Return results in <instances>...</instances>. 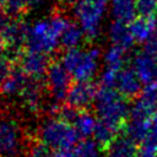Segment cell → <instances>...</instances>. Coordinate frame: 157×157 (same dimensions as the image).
Instances as JSON below:
<instances>
[{
	"label": "cell",
	"instance_id": "cell-1",
	"mask_svg": "<svg viewBox=\"0 0 157 157\" xmlns=\"http://www.w3.org/2000/svg\"><path fill=\"white\" fill-rule=\"evenodd\" d=\"M69 25L70 21L61 13L36 21L28 28L25 50L49 55L59 45L60 37Z\"/></svg>",
	"mask_w": 157,
	"mask_h": 157
},
{
	"label": "cell",
	"instance_id": "cell-2",
	"mask_svg": "<svg viewBox=\"0 0 157 157\" xmlns=\"http://www.w3.org/2000/svg\"><path fill=\"white\" fill-rule=\"evenodd\" d=\"M96 115L98 120L104 121L119 131L124 130L128 118H130L129 102L114 88L98 87L94 101Z\"/></svg>",
	"mask_w": 157,
	"mask_h": 157
},
{
	"label": "cell",
	"instance_id": "cell-3",
	"mask_svg": "<svg viewBox=\"0 0 157 157\" xmlns=\"http://www.w3.org/2000/svg\"><path fill=\"white\" fill-rule=\"evenodd\" d=\"M38 140L39 144L49 148L50 151H71L80 137L75 128L56 117H50L45 119L38 129Z\"/></svg>",
	"mask_w": 157,
	"mask_h": 157
},
{
	"label": "cell",
	"instance_id": "cell-4",
	"mask_svg": "<svg viewBox=\"0 0 157 157\" xmlns=\"http://www.w3.org/2000/svg\"><path fill=\"white\" fill-rule=\"evenodd\" d=\"M101 55L99 49H69L61 55L60 61L71 75L75 81H92V77L97 72L98 58Z\"/></svg>",
	"mask_w": 157,
	"mask_h": 157
},
{
	"label": "cell",
	"instance_id": "cell-5",
	"mask_svg": "<svg viewBox=\"0 0 157 157\" xmlns=\"http://www.w3.org/2000/svg\"><path fill=\"white\" fill-rule=\"evenodd\" d=\"M107 4L108 0H81L75 6L78 26L86 38L94 39L98 37Z\"/></svg>",
	"mask_w": 157,
	"mask_h": 157
},
{
	"label": "cell",
	"instance_id": "cell-6",
	"mask_svg": "<svg viewBox=\"0 0 157 157\" xmlns=\"http://www.w3.org/2000/svg\"><path fill=\"white\" fill-rule=\"evenodd\" d=\"M23 148L20 125L11 118H0V157H18Z\"/></svg>",
	"mask_w": 157,
	"mask_h": 157
},
{
	"label": "cell",
	"instance_id": "cell-7",
	"mask_svg": "<svg viewBox=\"0 0 157 157\" xmlns=\"http://www.w3.org/2000/svg\"><path fill=\"white\" fill-rule=\"evenodd\" d=\"M47 86L49 88V92L52 94V98L55 103H60L64 99H66L67 92L71 87V75L65 69L61 61L52 60L47 74Z\"/></svg>",
	"mask_w": 157,
	"mask_h": 157
},
{
	"label": "cell",
	"instance_id": "cell-8",
	"mask_svg": "<svg viewBox=\"0 0 157 157\" xmlns=\"http://www.w3.org/2000/svg\"><path fill=\"white\" fill-rule=\"evenodd\" d=\"M98 87L92 81H75L66 96L67 105L76 110H86L91 104H94Z\"/></svg>",
	"mask_w": 157,
	"mask_h": 157
},
{
	"label": "cell",
	"instance_id": "cell-9",
	"mask_svg": "<svg viewBox=\"0 0 157 157\" xmlns=\"http://www.w3.org/2000/svg\"><path fill=\"white\" fill-rule=\"evenodd\" d=\"M28 28L21 18H12L11 22L7 25V27L1 32L0 37L5 44V49L12 50L16 53V56L25 50L27 36H28Z\"/></svg>",
	"mask_w": 157,
	"mask_h": 157
},
{
	"label": "cell",
	"instance_id": "cell-10",
	"mask_svg": "<svg viewBox=\"0 0 157 157\" xmlns=\"http://www.w3.org/2000/svg\"><path fill=\"white\" fill-rule=\"evenodd\" d=\"M16 58L18 63L17 66L29 77L38 80H42V76L47 74L52 63L48 59V55L29 50H22Z\"/></svg>",
	"mask_w": 157,
	"mask_h": 157
},
{
	"label": "cell",
	"instance_id": "cell-11",
	"mask_svg": "<svg viewBox=\"0 0 157 157\" xmlns=\"http://www.w3.org/2000/svg\"><path fill=\"white\" fill-rule=\"evenodd\" d=\"M132 70L145 85L157 81V60L146 50L135 55L132 60Z\"/></svg>",
	"mask_w": 157,
	"mask_h": 157
},
{
	"label": "cell",
	"instance_id": "cell-12",
	"mask_svg": "<svg viewBox=\"0 0 157 157\" xmlns=\"http://www.w3.org/2000/svg\"><path fill=\"white\" fill-rule=\"evenodd\" d=\"M31 77L26 75L18 66L12 67L10 74L6 76L4 82L0 86V93L6 97L21 96L26 86L28 85Z\"/></svg>",
	"mask_w": 157,
	"mask_h": 157
},
{
	"label": "cell",
	"instance_id": "cell-13",
	"mask_svg": "<svg viewBox=\"0 0 157 157\" xmlns=\"http://www.w3.org/2000/svg\"><path fill=\"white\" fill-rule=\"evenodd\" d=\"M141 80L139 78V76L136 75V72L128 67V69H123L119 72L118 76V82H117V91L128 98H134L136 96H140L142 87H141Z\"/></svg>",
	"mask_w": 157,
	"mask_h": 157
},
{
	"label": "cell",
	"instance_id": "cell-14",
	"mask_svg": "<svg viewBox=\"0 0 157 157\" xmlns=\"http://www.w3.org/2000/svg\"><path fill=\"white\" fill-rule=\"evenodd\" d=\"M139 146L126 135L117 136L104 151V157H136Z\"/></svg>",
	"mask_w": 157,
	"mask_h": 157
},
{
	"label": "cell",
	"instance_id": "cell-15",
	"mask_svg": "<svg viewBox=\"0 0 157 157\" xmlns=\"http://www.w3.org/2000/svg\"><path fill=\"white\" fill-rule=\"evenodd\" d=\"M130 31L135 39L139 43H148L156 33L157 21L155 17H137L130 23Z\"/></svg>",
	"mask_w": 157,
	"mask_h": 157
},
{
	"label": "cell",
	"instance_id": "cell-16",
	"mask_svg": "<svg viewBox=\"0 0 157 157\" xmlns=\"http://www.w3.org/2000/svg\"><path fill=\"white\" fill-rule=\"evenodd\" d=\"M124 135H126L129 139H131L136 144H142L148 137L155 135V130L152 126L151 120H134L130 119L125 128H124Z\"/></svg>",
	"mask_w": 157,
	"mask_h": 157
},
{
	"label": "cell",
	"instance_id": "cell-17",
	"mask_svg": "<svg viewBox=\"0 0 157 157\" xmlns=\"http://www.w3.org/2000/svg\"><path fill=\"white\" fill-rule=\"evenodd\" d=\"M109 38L113 45L123 49V50H128L134 45V37L131 34L130 27L120 21H114L110 23L109 27Z\"/></svg>",
	"mask_w": 157,
	"mask_h": 157
},
{
	"label": "cell",
	"instance_id": "cell-18",
	"mask_svg": "<svg viewBox=\"0 0 157 157\" xmlns=\"http://www.w3.org/2000/svg\"><path fill=\"white\" fill-rule=\"evenodd\" d=\"M97 123H98V118H96L94 114H92L88 110H81L76 115L72 126L75 128L78 137L81 140H85V139H90V136H93Z\"/></svg>",
	"mask_w": 157,
	"mask_h": 157
},
{
	"label": "cell",
	"instance_id": "cell-19",
	"mask_svg": "<svg viewBox=\"0 0 157 157\" xmlns=\"http://www.w3.org/2000/svg\"><path fill=\"white\" fill-rule=\"evenodd\" d=\"M112 13L115 21L131 23L137 13L135 0H112Z\"/></svg>",
	"mask_w": 157,
	"mask_h": 157
},
{
	"label": "cell",
	"instance_id": "cell-20",
	"mask_svg": "<svg viewBox=\"0 0 157 157\" xmlns=\"http://www.w3.org/2000/svg\"><path fill=\"white\" fill-rule=\"evenodd\" d=\"M42 93H43V85H42L40 80L31 77L28 85L26 86V88L23 90V92L21 94V98H22L25 105L29 110H36L40 104Z\"/></svg>",
	"mask_w": 157,
	"mask_h": 157
},
{
	"label": "cell",
	"instance_id": "cell-21",
	"mask_svg": "<svg viewBox=\"0 0 157 157\" xmlns=\"http://www.w3.org/2000/svg\"><path fill=\"white\" fill-rule=\"evenodd\" d=\"M83 37H85V33L81 29V27L74 22H70V25L66 27V29L60 37V45L65 48V50L78 48Z\"/></svg>",
	"mask_w": 157,
	"mask_h": 157
},
{
	"label": "cell",
	"instance_id": "cell-22",
	"mask_svg": "<svg viewBox=\"0 0 157 157\" xmlns=\"http://www.w3.org/2000/svg\"><path fill=\"white\" fill-rule=\"evenodd\" d=\"M72 153L74 157H104L101 145H98L93 139L80 140L72 148Z\"/></svg>",
	"mask_w": 157,
	"mask_h": 157
},
{
	"label": "cell",
	"instance_id": "cell-23",
	"mask_svg": "<svg viewBox=\"0 0 157 157\" xmlns=\"http://www.w3.org/2000/svg\"><path fill=\"white\" fill-rule=\"evenodd\" d=\"M119 132L120 131L118 129L113 128L112 125H109V124H107L104 121L98 120L96 130H94V134H93V140L98 145L107 147L117 136H119Z\"/></svg>",
	"mask_w": 157,
	"mask_h": 157
},
{
	"label": "cell",
	"instance_id": "cell-24",
	"mask_svg": "<svg viewBox=\"0 0 157 157\" xmlns=\"http://www.w3.org/2000/svg\"><path fill=\"white\" fill-rule=\"evenodd\" d=\"M104 61L108 69L121 71L124 61H125V50L115 45H112L104 54Z\"/></svg>",
	"mask_w": 157,
	"mask_h": 157
},
{
	"label": "cell",
	"instance_id": "cell-25",
	"mask_svg": "<svg viewBox=\"0 0 157 157\" xmlns=\"http://www.w3.org/2000/svg\"><path fill=\"white\" fill-rule=\"evenodd\" d=\"M137 98H140L150 107L157 109V81L145 85Z\"/></svg>",
	"mask_w": 157,
	"mask_h": 157
},
{
	"label": "cell",
	"instance_id": "cell-26",
	"mask_svg": "<svg viewBox=\"0 0 157 157\" xmlns=\"http://www.w3.org/2000/svg\"><path fill=\"white\" fill-rule=\"evenodd\" d=\"M135 5L140 17H155L157 15V0H135Z\"/></svg>",
	"mask_w": 157,
	"mask_h": 157
},
{
	"label": "cell",
	"instance_id": "cell-27",
	"mask_svg": "<svg viewBox=\"0 0 157 157\" xmlns=\"http://www.w3.org/2000/svg\"><path fill=\"white\" fill-rule=\"evenodd\" d=\"M136 157H157V134L139 145Z\"/></svg>",
	"mask_w": 157,
	"mask_h": 157
},
{
	"label": "cell",
	"instance_id": "cell-28",
	"mask_svg": "<svg viewBox=\"0 0 157 157\" xmlns=\"http://www.w3.org/2000/svg\"><path fill=\"white\" fill-rule=\"evenodd\" d=\"M12 18H17L25 10H27V0H5L2 7Z\"/></svg>",
	"mask_w": 157,
	"mask_h": 157
},
{
	"label": "cell",
	"instance_id": "cell-29",
	"mask_svg": "<svg viewBox=\"0 0 157 157\" xmlns=\"http://www.w3.org/2000/svg\"><path fill=\"white\" fill-rule=\"evenodd\" d=\"M119 72L120 71H117V70L105 67V70L101 75L99 86L101 87H105V88H114L115 90L117 88V82H118Z\"/></svg>",
	"mask_w": 157,
	"mask_h": 157
},
{
	"label": "cell",
	"instance_id": "cell-30",
	"mask_svg": "<svg viewBox=\"0 0 157 157\" xmlns=\"http://www.w3.org/2000/svg\"><path fill=\"white\" fill-rule=\"evenodd\" d=\"M27 157H53V153L49 148H47L42 144H37L29 150Z\"/></svg>",
	"mask_w": 157,
	"mask_h": 157
},
{
	"label": "cell",
	"instance_id": "cell-31",
	"mask_svg": "<svg viewBox=\"0 0 157 157\" xmlns=\"http://www.w3.org/2000/svg\"><path fill=\"white\" fill-rule=\"evenodd\" d=\"M11 63L10 59L6 55H1L0 56V86L4 82V80L6 78V76L10 74L11 71Z\"/></svg>",
	"mask_w": 157,
	"mask_h": 157
},
{
	"label": "cell",
	"instance_id": "cell-32",
	"mask_svg": "<svg viewBox=\"0 0 157 157\" xmlns=\"http://www.w3.org/2000/svg\"><path fill=\"white\" fill-rule=\"evenodd\" d=\"M11 20H12V17L2 7H0V34L7 27V25L11 22Z\"/></svg>",
	"mask_w": 157,
	"mask_h": 157
},
{
	"label": "cell",
	"instance_id": "cell-33",
	"mask_svg": "<svg viewBox=\"0 0 157 157\" xmlns=\"http://www.w3.org/2000/svg\"><path fill=\"white\" fill-rule=\"evenodd\" d=\"M145 50L157 60V36H155L148 43H146Z\"/></svg>",
	"mask_w": 157,
	"mask_h": 157
},
{
	"label": "cell",
	"instance_id": "cell-34",
	"mask_svg": "<svg viewBox=\"0 0 157 157\" xmlns=\"http://www.w3.org/2000/svg\"><path fill=\"white\" fill-rule=\"evenodd\" d=\"M47 0H27V7L28 9H38Z\"/></svg>",
	"mask_w": 157,
	"mask_h": 157
},
{
	"label": "cell",
	"instance_id": "cell-35",
	"mask_svg": "<svg viewBox=\"0 0 157 157\" xmlns=\"http://www.w3.org/2000/svg\"><path fill=\"white\" fill-rule=\"evenodd\" d=\"M53 157H74L72 151H58L53 153Z\"/></svg>",
	"mask_w": 157,
	"mask_h": 157
},
{
	"label": "cell",
	"instance_id": "cell-36",
	"mask_svg": "<svg viewBox=\"0 0 157 157\" xmlns=\"http://www.w3.org/2000/svg\"><path fill=\"white\" fill-rule=\"evenodd\" d=\"M151 123H152V126H153L155 132L157 134V109H156V112L153 113V115L151 118Z\"/></svg>",
	"mask_w": 157,
	"mask_h": 157
},
{
	"label": "cell",
	"instance_id": "cell-37",
	"mask_svg": "<svg viewBox=\"0 0 157 157\" xmlns=\"http://www.w3.org/2000/svg\"><path fill=\"white\" fill-rule=\"evenodd\" d=\"M61 1H64V2L67 4V5H75V6H76L81 0H61Z\"/></svg>",
	"mask_w": 157,
	"mask_h": 157
},
{
	"label": "cell",
	"instance_id": "cell-38",
	"mask_svg": "<svg viewBox=\"0 0 157 157\" xmlns=\"http://www.w3.org/2000/svg\"><path fill=\"white\" fill-rule=\"evenodd\" d=\"M4 50H5V44H4V42H2V39H1V37H0V56L2 55Z\"/></svg>",
	"mask_w": 157,
	"mask_h": 157
},
{
	"label": "cell",
	"instance_id": "cell-39",
	"mask_svg": "<svg viewBox=\"0 0 157 157\" xmlns=\"http://www.w3.org/2000/svg\"><path fill=\"white\" fill-rule=\"evenodd\" d=\"M4 2L5 0H0V7H4Z\"/></svg>",
	"mask_w": 157,
	"mask_h": 157
}]
</instances>
